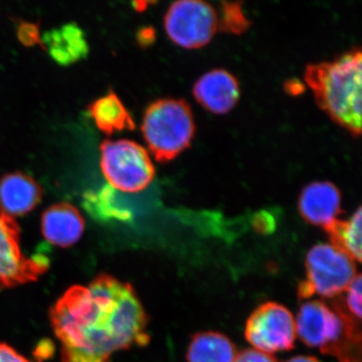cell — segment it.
Returning <instances> with one entry per match:
<instances>
[{
    "label": "cell",
    "mask_w": 362,
    "mask_h": 362,
    "mask_svg": "<svg viewBox=\"0 0 362 362\" xmlns=\"http://www.w3.org/2000/svg\"><path fill=\"white\" fill-rule=\"evenodd\" d=\"M49 316L64 356L110 362L114 352L150 339L148 318L132 286L106 274L88 287L70 288Z\"/></svg>",
    "instance_id": "obj_1"
},
{
    "label": "cell",
    "mask_w": 362,
    "mask_h": 362,
    "mask_svg": "<svg viewBox=\"0 0 362 362\" xmlns=\"http://www.w3.org/2000/svg\"><path fill=\"white\" fill-rule=\"evenodd\" d=\"M362 56L352 49L331 62L306 66L305 81L321 110L354 137L361 133Z\"/></svg>",
    "instance_id": "obj_2"
},
{
    "label": "cell",
    "mask_w": 362,
    "mask_h": 362,
    "mask_svg": "<svg viewBox=\"0 0 362 362\" xmlns=\"http://www.w3.org/2000/svg\"><path fill=\"white\" fill-rule=\"evenodd\" d=\"M141 130L157 161L173 160L194 139L195 123L192 109L183 100H157L147 107Z\"/></svg>",
    "instance_id": "obj_3"
},
{
    "label": "cell",
    "mask_w": 362,
    "mask_h": 362,
    "mask_svg": "<svg viewBox=\"0 0 362 362\" xmlns=\"http://www.w3.org/2000/svg\"><path fill=\"white\" fill-rule=\"evenodd\" d=\"M296 333L306 346L327 354L349 337H361V320L347 311L337 298L332 306L320 300L305 302L298 312Z\"/></svg>",
    "instance_id": "obj_4"
},
{
    "label": "cell",
    "mask_w": 362,
    "mask_h": 362,
    "mask_svg": "<svg viewBox=\"0 0 362 362\" xmlns=\"http://www.w3.org/2000/svg\"><path fill=\"white\" fill-rule=\"evenodd\" d=\"M305 267L306 280L298 287L300 299H309L314 295L337 298L346 291L357 275L356 262L328 244H318L312 247L307 254Z\"/></svg>",
    "instance_id": "obj_5"
},
{
    "label": "cell",
    "mask_w": 362,
    "mask_h": 362,
    "mask_svg": "<svg viewBox=\"0 0 362 362\" xmlns=\"http://www.w3.org/2000/svg\"><path fill=\"white\" fill-rule=\"evenodd\" d=\"M101 150L102 173L114 189L136 194L148 187L156 169L148 152L131 140H106Z\"/></svg>",
    "instance_id": "obj_6"
},
{
    "label": "cell",
    "mask_w": 362,
    "mask_h": 362,
    "mask_svg": "<svg viewBox=\"0 0 362 362\" xmlns=\"http://www.w3.org/2000/svg\"><path fill=\"white\" fill-rule=\"evenodd\" d=\"M218 28V13L204 0H175L164 18L166 35L182 49L206 47L213 40Z\"/></svg>",
    "instance_id": "obj_7"
},
{
    "label": "cell",
    "mask_w": 362,
    "mask_h": 362,
    "mask_svg": "<svg viewBox=\"0 0 362 362\" xmlns=\"http://www.w3.org/2000/svg\"><path fill=\"white\" fill-rule=\"evenodd\" d=\"M296 334L294 316L276 302H267L252 312L245 330L247 341L268 354L292 349Z\"/></svg>",
    "instance_id": "obj_8"
},
{
    "label": "cell",
    "mask_w": 362,
    "mask_h": 362,
    "mask_svg": "<svg viewBox=\"0 0 362 362\" xmlns=\"http://www.w3.org/2000/svg\"><path fill=\"white\" fill-rule=\"evenodd\" d=\"M20 237L16 220L0 211V290L37 281L49 268L44 255L28 258L23 254Z\"/></svg>",
    "instance_id": "obj_9"
},
{
    "label": "cell",
    "mask_w": 362,
    "mask_h": 362,
    "mask_svg": "<svg viewBox=\"0 0 362 362\" xmlns=\"http://www.w3.org/2000/svg\"><path fill=\"white\" fill-rule=\"evenodd\" d=\"M195 100L206 110L216 115L228 113L239 101L240 90L238 78L223 69L207 71L194 86Z\"/></svg>",
    "instance_id": "obj_10"
},
{
    "label": "cell",
    "mask_w": 362,
    "mask_h": 362,
    "mask_svg": "<svg viewBox=\"0 0 362 362\" xmlns=\"http://www.w3.org/2000/svg\"><path fill=\"white\" fill-rule=\"evenodd\" d=\"M298 209L309 225L325 228L341 214V192L329 181H315L302 189Z\"/></svg>",
    "instance_id": "obj_11"
},
{
    "label": "cell",
    "mask_w": 362,
    "mask_h": 362,
    "mask_svg": "<svg viewBox=\"0 0 362 362\" xmlns=\"http://www.w3.org/2000/svg\"><path fill=\"white\" fill-rule=\"evenodd\" d=\"M42 197L39 183L25 173H8L0 180V211L11 218L33 211Z\"/></svg>",
    "instance_id": "obj_12"
},
{
    "label": "cell",
    "mask_w": 362,
    "mask_h": 362,
    "mask_svg": "<svg viewBox=\"0 0 362 362\" xmlns=\"http://www.w3.org/2000/svg\"><path fill=\"white\" fill-rule=\"evenodd\" d=\"M85 221L77 207L68 202L54 204L42 216V233L45 239L56 246H73L82 238Z\"/></svg>",
    "instance_id": "obj_13"
},
{
    "label": "cell",
    "mask_w": 362,
    "mask_h": 362,
    "mask_svg": "<svg viewBox=\"0 0 362 362\" xmlns=\"http://www.w3.org/2000/svg\"><path fill=\"white\" fill-rule=\"evenodd\" d=\"M42 47L61 66H70L89 54L84 30L76 23L52 28L42 35Z\"/></svg>",
    "instance_id": "obj_14"
},
{
    "label": "cell",
    "mask_w": 362,
    "mask_h": 362,
    "mask_svg": "<svg viewBox=\"0 0 362 362\" xmlns=\"http://www.w3.org/2000/svg\"><path fill=\"white\" fill-rule=\"evenodd\" d=\"M88 110L98 129L105 134H115L121 131L133 130L135 128L134 120L129 111L113 90L92 102Z\"/></svg>",
    "instance_id": "obj_15"
},
{
    "label": "cell",
    "mask_w": 362,
    "mask_h": 362,
    "mask_svg": "<svg viewBox=\"0 0 362 362\" xmlns=\"http://www.w3.org/2000/svg\"><path fill=\"white\" fill-rule=\"evenodd\" d=\"M237 347L230 338L214 331L197 333L188 345L187 362H235Z\"/></svg>",
    "instance_id": "obj_16"
},
{
    "label": "cell",
    "mask_w": 362,
    "mask_h": 362,
    "mask_svg": "<svg viewBox=\"0 0 362 362\" xmlns=\"http://www.w3.org/2000/svg\"><path fill=\"white\" fill-rule=\"evenodd\" d=\"M361 207L349 220H335L324 230L331 245L345 252L354 262H361Z\"/></svg>",
    "instance_id": "obj_17"
},
{
    "label": "cell",
    "mask_w": 362,
    "mask_h": 362,
    "mask_svg": "<svg viewBox=\"0 0 362 362\" xmlns=\"http://www.w3.org/2000/svg\"><path fill=\"white\" fill-rule=\"evenodd\" d=\"M115 189L107 185L98 190L85 194L84 206L93 216L102 221H129L130 211L124 209L117 202Z\"/></svg>",
    "instance_id": "obj_18"
},
{
    "label": "cell",
    "mask_w": 362,
    "mask_h": 362,
    "mask_svg": "<svg viewBox=\"0 0 362 362\" xmlns=\"http://www.w3.org/2000/svg\"><path fill=\"white\" fill-rule=\"evenodd\" d=\"M218 25L223 32L233 35H242L246 32L250 21L245 16L240 2H223Z\"/></svg>",
    "instance_id": "obj_19"
},
{
    "label": "cell",
    "mask_w": 362,
    "mask_h": 362,
    "mask_svg": "<svg viewBox=\"0 0 362 362\" xmlns=\"http://www.w3.org/2000/svg\"><path fill=\"white\" fill-rule=\"evenodd\" d=\"M16 37L25 47L42 45L40 21L32 23L25 20H16Z\"/></svg>",
    "instance_id": "obj_20"
},
{
    "label": "cell",
    "mask_w": 362,
    "mask_h": 362,
    "mask_svg": "<svg viewBox=\"0 0 362 362\" xmlns=\"http://www.w3.org/2000/svg\"><path fill=\"white\" fill-rule=\"evenodd\" d=\"M361 275L357 274L345 291L346 297L343 301L347 311L358 320L361 319Z\"/></svg>",
    "instance_id": "obj_21"
},
{
    "label": "cell",
    "mask_w": 362,
    "mask_h": 362,
    "mask_svg": "<svg viewBox=\"0 0 362 362\" xmlns=\"http://www.w3.org/2000/svg\"><path fill=\"white\" fill-rule=\"evenodd\" d=\"M235 362H278L275 357L256 349H246L238 354Z\"/></svg>",
    "instance_id": "obj_22"
},
{
    "label": "cell",
    "mask_w": 362,
    "mask_h": 362,
    "mask_svg": "<svg viewBox=\"0 0 362 362\" xmlns=\"http://www.w3.org/2000/svg\"><path fill=\"white\" fill-rule=\"evenodd\" d=\"M0 362H30L25 357L21 356L13 347L0 343Z\"/></svg>",
    "instance_id": "obj_23"
},
{
    "label": "cell",
    "mask_w": 362,
    "mask_h": 362,
    "mask_svg": "<svg viewBox=\"0 0 362 362\" xmlns=\"http://www.w3.org/2000/svg\"><path fill=\"white\" fill-rule=\"evenodd\" d=\"M156 40V30L151 26H143L137 33L138 44L143 47L153 44Z\"/></svg>",
    "instance_id": "obj_24"
},
{
    "label": "cell",
    "mask_w": 362,
    "mask_h": 362,
    "mask_svg": "<svg viewBox=\"0 0 362 362\" xmlns=\"http://www.w3.org/2000/svg\"><path fill=\"white\" fill-rule=\"evenodd\" d=\"M132 6L137 13H143L149 6L145 0H132Z\"/></svg>",
    "instance_id": "obj_25"
},
{
    "label": "cell",
    "mask_w": 362,
    "mask_h": 362,
    "mask_svg": "<svg viewBox=\"0 0 362 362\" xmlns=\"http://www.w3.org/2000/svg\"><path fill=\"white\" fill-rule=\"evenodd\" d=\"M286 362H321L318 358L314 356H299L293 357V358L289 359V361Z\"/></svg>",
    "instance_id": "obj_26"
},
{
    "label": "cell",
    "mask_w": 362,
    "mask_h": 362,
    "mask_svg": "<svg viewBox=\"0 0 362 362\" xmlns=\"http://www.w3.org/2000/svg\"><path fill=\"white\" fill-rule=\"evenodd\" d=\"M145 1H146L147 4H148V6H150V4H156L158 0H145Z\"/></svg>",
    "instance_id": "obj_27"
}]
</instances>
